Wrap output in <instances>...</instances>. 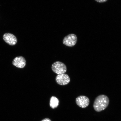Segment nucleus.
<instances>
[{
	"label": "nucleus",
	"mask_w": 121,
	"mask_h": 121,
	"mask_svg": "<svg viewBox=\"0 0 121 121\" xmlns=\"http://www.w3.org/2000/svg\"><path fill=\"white\" fill-rule=\"evenodd\" d=\"M108 97L105 95H99L95 99L93 104V108L95 111L99 112L107 108L109 103Z\"/></svg>",
	"instance_id": "f257e3e1"
},
{
	"label": "nucleus",
	"mask_w": 121,
	"mask_h": 121,
	"mask_svg": "<svg viewBox=\"0 0 121 121\" xmlns=\"http://www.w3.org/2000/svg\"><path fill=\"white\" fill-rule=\"evenodd\" d=\"M52 71L58 75L65 73L67 71V68L64 63L60 61H56L52 65Z\"/></svg>",
	"instance_id": "f03ea898"
},
{
	"label": "nucleus",
	"mask_w": 121,
	"mask_h": 121,
	"mask_svg": "<svg viewBox=\"0 0 121 121\" xmlns=\"http://www.w3.org/2000/svg\"><path fill=\"white\" fill-rule=\"evenodd\" d=\"M78 40L77 36L74 34L68 35L63 40V44L68 47H73L76 44Z\"/></svg>",
	"instance_id": "7ed1b4c3"
},
{
	"label": "nucleus",
	"mask_w": 121,
	"mask_h": 121,
	"mask_svg": "<svg viewBox=\"0 0 121 121\" xmlns=\"http://www.w3.org/2000/svg\"><path fill=\"white\" fill-rule=\"evenodd\" d=\"M76 102L78 106L81 108H85L90 104V100L87 96H80L76 99Z\"/></svg>",
	"instance_id": "20e7f679"
},
{
	"label": "nucleus",
	"mask_w": 121,
	"mask_h": 121,
	"mask_svg": "<svg viewBox=\"0 0 121 121\" xmlns=\"http://www.w3.org/2000/svg\"><path fill=\"white\" fill-rule=\"evenodd\" d=\"M56 81L58 84L64 86L69 84L70 78L67 74L64 73L57 75L56 77Z\"/></svg>",
	"instance_id": "39448f33"
},
{
	"label": "nucleus",
	"mask_w": 121,
	"mask_h": 121,
	"mask_svg": "<svg viewBox=\"0 0 121 121\" xmlns=\"http://www.w3.org/2000/svg\"><path fill=\"white\" fill-rule=\"evenodd\" d=\"M3 39L6 43L10 45H14L17 42V39L16 36L9 33H6L3 36Z\"/></svg>",
	"instance_id": "423d86ee"
},
{
	"label": "nucleus",
	"mask_w": 121,
	"mask_h": 121,
	"mask_svg": "<svg viewBox=\"0 0 121 121\" xmlns=\"http://www.w3.org/2000/svg\"><path fill=\"white\" fill-rule=\"evenodd\" d=\"M13 65L18 68H24L26 64V60L24 57L22 56L17 57L14 59L13 61Z\"/></svg>",
	"instance_id": "0eeeda50"
},
{
	"label": "nucleus",
	"mask_w": 121,
	"mask_h": 121,
	"mask_svg": "<svg viewBox=\"0 0 121 121\" xmlns=\"http://www.w3.org/2000/svg\"><path fill=\"white\" fill-rule=\"evenodd\" d=\"M59 99L56 97L52 96L50 100V106L53 109L56 108L59 105Z\"/></svg>",
	"instance_id": "6e6552de"
},
{
	"label": "nucleus",
	"mask_w": 121,
	"mask_h": 121,
	"mask_svg": "<svg viewBox=\"0 0 121 121\" xmlns=\"http://www.w3.org/2000/svg\"><path fill=\"white\" fill-rule=\"evenodd\" d=\"M95 0L98 2L102 3L105 2L108 0Z\"/></svg>",
	"instance_id": "1a4fd4ad"
},
{
	"label": "nucleus",
	"mask_w": 121,
	"mask_h": 121,
	"mask_svg": "<svg viewBox=\"0 0 121 121\" xmlns=\"http://www.w3.org/2000/svg\"><path fill=\"white\" fill-rule=\"evenodd\" d=\"M41 121H51L50 119H49L47 118H45V119H44L43 120H42Z\"/></svg>",
	"instance_id": "9d476101"
}]
</instances>
